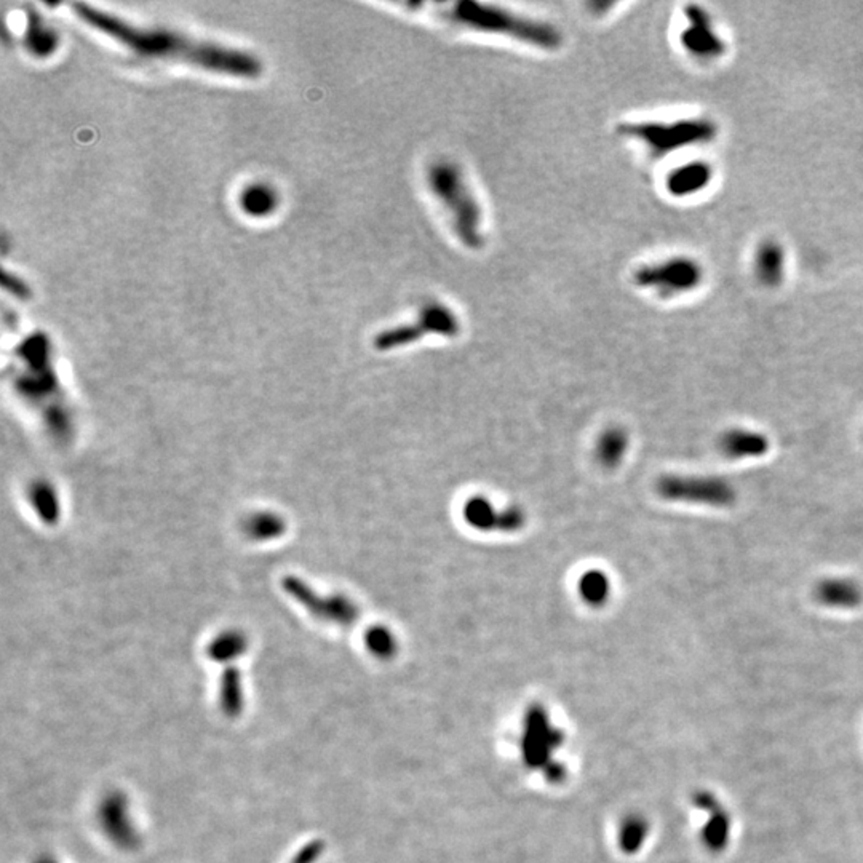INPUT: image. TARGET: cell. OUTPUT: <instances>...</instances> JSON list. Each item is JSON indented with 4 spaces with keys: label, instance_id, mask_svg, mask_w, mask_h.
Masks as SVG:
<instances>
[{
    "label": "cell",
    "instance_id": "1",
    "mask_svg": "<svg viewBox=\"0 0 863 863\" xmlns=\"http://www.w3.org/2000/svg\"><path fill=\"white\" fill-rule=\"evenodd\" d=\"M73 10L90 28L103 32L142 56L184 61L211 73L248 79L258 77L262 71L256 56L237 48L201 42L173 30L138 28L87 4H74Z\"/></svg>",
    "mask_w": 863,
    "mask_h": 863
},
{
    "label": "cell",
    "instance_id": "2",
    "mask_svg": "<svg viewBox=\"0 0 863 863\" xmlns=\"http://www.w3.org/2000/svg\"><path fill=\"white\" fill-rule=\"evenodd\" d=\"M421 5L431 8L435 15L449 24L462 30H474L478 34L510 38L545 52L559 50L563 44L561 32L551 22L520 15L514 10L494 4L462 0L432 4L421 2Z\"/></svg>",
    "mask_w": 863,
    "mask_h": 863
},
{
    "label": "cell",
    "instance_id": "3",
    "mask_svg": "<svg viewBox=\"0 0 863 863\" xmlns=\"http://www.w3.org/2000/svg\"><path fill=\"white\" fill-rule=\"evenodd\" d=\"M427 186L462 245L474 252L483 248V209L461 167L445 158L433 162L427 170Z\"/></svg>",
    "mask_w": 863,
    "mask_h": 863
},
{
    "label": "cell",
    "instance_id": "4",
    "mask_svg": "<svg viewBox=\"0 0 863 863\" xmlns=\"http://www.w3.org/2000/svg\"><path fill=\"white\" fill-rule=\"evenodd\" d=\"M461 331V323L457 315L449 305L429 301L425 303L413 323L398 325L380 331L374 338V347L378 350L400 349L408 344H414L425 336H443V338H456Z\"/></svg>",
    "mask_w": 863,
    "mask_h": 863
},
{
    "label": "cell",
    "instance_id": "5",
    "mask_svg": "<svg viewBox=\"0 0 863 863\" xmlns=\"http://www.w3.org/2000/svg\"><path fill=\"white\" fill-rule=\"evenodd\" d=\"M655 490L670 502L728 508L737 500L736 488L720 476H662Z\"/></svg>",
    "mask_w": 863,
    "mask_h": 863
},
{
    "label": "cell",
    "instance_id": "6",
    "mask_svg": "<svg viewBox=\"0 0 863 863\" xmlns=\"http://www.w3.org/2000/svg\"><path fill=\"white\" fill-rule=\"evenodd\" d=\"M283 585L293 598H296L299 603L304 604L305 608L317 618L327 619L331 622L346 624V626L357 619V606L346 596H319L296 577L285 579Z\"/></svg>",
    "mask_w": 863,
    "mask_h": 863
},
{
    "label": "cell",
    "instance_id": "7",
    "mask_svg": "<svg viewBox=\"0 0 863 863\" xmlns=\"http://www.w3.org/2000/svg\"><path fill=\"white\" fill-rule=\"evenodd\" d=\"M635 283L659 293L661 296H671V293L685 290L694 282V268L685 260H669L649 264L638 269L633 276Z\"/></svg>",
    "mask_w": 863,
    "mask_h": 863
},
{
    "label": "cell",
    "instance_id": "8",
    "mask_svg": "<svg viewBox=\"0 0 863 863\" xmlns=\"http://www.w3.org/2000/svg\"><path fill=\"white\" fill-rule=\"evenodd\" d=\"M464 518L478 531L517 533L526 525V514L520 507L510 506L496 510L483 496L470 498L464 506Z\"/></svg>",
    "mask_w": 863,
    "mask_h": 863
},
{
    "label": "cell",
    "instance_id": "9",
    "mask_svg": "<svg viewBox=\"0 0 863 863\" xmlns=\"http://www.w3.org/2000/svg\"><path fill=\"white\" fill-rule=\"evenodd\" d=\"M718 445L722 453L734 461L758 459L766 456L771 448L769 439L765 433L748 429H731L724 432Z\"/></svg>",
    "mask_w": 863,
    "mask_h": 863
},
{
    "label": "cell",
    "instance_id": "10",
    "mask_svg": "<svg viewBox=\"0 0 863 863\" xmlns=\"http://www.w3.org/2000/svg\"><path fill=\"white\" fill-rule=\"evenodd\" d=\"M814 596L820 604L832 610H856L862 604L863 590L848 577H828L816 585Z\"/></svg>",
    "mask_w": 863,
    "mask_h": 863
},
{
    "label": "cell",
    "instance_id": "11",
    "mask_svg": "<svg viewBox=\"0 0 863 863\" xmlns=\"http://www.w3.org/2000/svg\"><path fill=\"white\" fill-rule=\"evenodd\" d=\"M628 441V433L618 425L602 432L596 440V461L604 469H616L626 457Z\"/></svg>",
    "mask_w": 863,
    "mask_h": 863
},
{
    "label": "cell",
    "instance_id": "12",
    "mask_svg": "<svg viewBox=\"0 0 863 863\" xmlns=\"http://www.w3.org/2000/svg\"><path fill=\"white\" fill-rule=\"evenodd\" d=\"M579 594L585 603L600 608L604 606L611 594V584L608 576L603 571L590 569L579 581Z\"/></svg>",
    "mask_w": 863,
    "mask_h": 863
},
{
    "label": "cell",
    "instance_id": "13",
    "mask_svg": "<svg viewBox=\"0 0 863 863\" xmlns=\"http://www.w3.org/2000/svg\"><path fill=\"white\" fill-rule=\"evenodd\" d=\"M368 643L378 654L388 655L394 651V638L382 627L372 628V632L368 633Z\"/></svg>",
    "mask_w": 863,
    "mask_h": 863
},
{
    "label": "cell",
    "instance_id": "14",
    "mask_svg": "<svg viewBox=\"0 0 863 863\" xmlns=\"http://www.w3.org/2000/svg\"><path fill=\"white\" fill-rule=\"evenodd\" d=\"M4 286H5L12 295H15L16 298L28 299L30 296V286L22 282V280H20L18 277L8 274L7 270L4 272Z\"/></svg>",
    "mask_w": 863,
    "mask_h": 863
}]
</instances>
